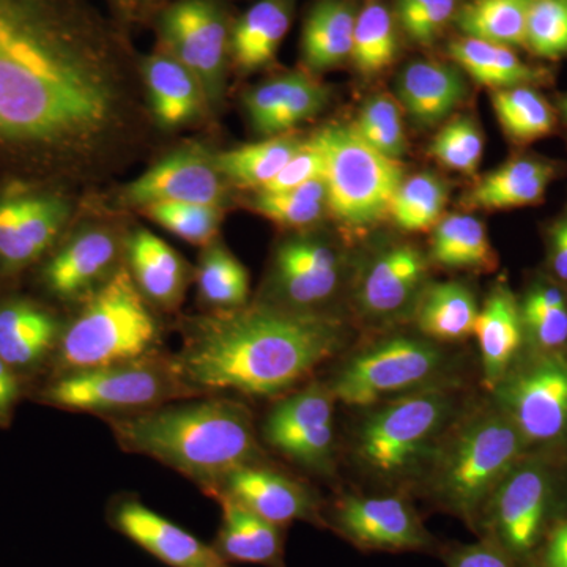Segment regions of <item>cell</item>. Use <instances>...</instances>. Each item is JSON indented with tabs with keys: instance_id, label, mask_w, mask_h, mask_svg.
Wrapping results in <instances>:
<instances>
[{
	"instance_id": "obj_1",
	"label": "cell",
	"mask_w": 567,
	"mask_h": 567,
	"mask_svg": "<svg viewBox=\"0 0 567 567\" xmlns=\"http://www.w3.org/2000/svg\"><path fill=\"white\" fill-rule=\"evenodd\" d=\"M152 125L132 32L96 0H0L2 177L102 182Z\"/></svg>"
},
{
	"instance_id": "obj_2",
	"label": "cell",
	"mask_w": 567,
	"mask_h": 567,
	"mask_svg": "<svg viewBox=\"0 0 567 567\" xmlns=\"http://www.w3.org/2000/svg\"><path fill=\"white\" fill-rule=\"evenodd\" d=\"M346 342L344 322L330 312L257 301L185 320L183 346L173 358L182 379L200 395L234 391L281 398Z\"/></svg>"
},
{
	"instance_id": "obj_3",
	"label": "cell",
	"mask_w": 567,
	"mask_h": 567,
	"mask_svg": "<svg viewBox=\"0 0 567 567\" xmlns=\"http://www.w3.org/2000/svg\"><path fill=\"white\" fill-rule=\"evenodd\" d=\"M192 399L107 417V424L123 451L155 458L210 495L234 470L265 464V453L248 405L229 398Z\"/></svg>"
},
{
	"instance_id": "obj_4",
	"label": "cell",
	"mask_w": 567,
	"mask_h": 567,
	"mask_svg": "<svg viewBox=\"0 0 567 567\" xmlns=\"http://www.w3.org/2000/svg\"><path fill=\"white\" fill-rule=\"evenodd\" d=\"M528 451L516 424L488 398L465 406L417 484L435 509L475 533L487 499Z\"/></svg>"
},
{
	"instance_id": "obj_5",
	"label": "cell",
	"mask_w": 567,
	"mask_h": 567,
	"mask_svg": "<svg viewBox=\"0 0 567 567\" xmlns=\"http://www.w3.org/2000/svg\"><path fill=\"white\" fill-rule=\"evenodd\" d=\"M464 409L450 382L369 406L354 431L353 456L369 476L385 486L421 481Z\"/></svg>"
},
{
	"instance_id": "obj_6",
	"label": "cell",
	"mask_w": 567,
	"mask_h": 567,
	"mask_svg": "<svg viewBox=\"0 0 567 567\" xmlns=\"http://www.w3.org/2000/svg\"><path fill=\"white\" fill-rule=\"evenodd\" d=\"M162 324L155 308L123 264L110 281L63 323L48 377L137 360L158 352Z\"/></svg>"
},
{
	"instance_id": "obj_7",
	"label": "cell",
	"mask_w": 567,
	"mask_h": 567,
	"mask_svg": "<svg viewBox=\"0 0 567 567\" xmlns=\"http://www.w3.org/2000/svg\"><path fill=\"white\" fill-rule=\"evenodd\" d=\"M567 517V454L528 451L496 486L475 535L532 567L548 533Z\"/></svg>"
},
{
	"instance_id": "obj_8",
	"label": "cell",
	"mask_w": 567,
	"mask_h": 567,
	"mask_svg": "<svg viewBox=\"0 0 567 567\" xmlns=\"http://www.w3.org/2000/svg\"><path fill=\"white\" fill-rule=\"evenodd\" d=\"M41 405L106 417L133 415L182 399L199 398L182 379L173 357L137 360L48 377L32 388Z\"/></svg>"
},
{
	"instance_id": "obj_9",
	"label": "cell",
	"mask_w": 567,
	"mask_h": 567,
	"mask_svg": "<svg viewBox=\"0 0 567 567\" xmlns=\"http://www.w3.org/2000/svg\"><path fill=\"white\" fill-rule=\"evenodd\" d=\"M73 192L55 183L0 178V289L32 274L74 223Z\"/></svg>"
},
{
	"instance_id": "obj_10",
	"label": "cell",
	"mask_w": 567,
	"mask_h": 567,
	"mask_svg": "<svg viewBox=\"0 0 567 567\" xmlns=\"http://www.w3.org/2000/svg\"><path fill=\"white\" fill-rule=\"evenodd\" d=\"M327 158L328 213L349 229H365L390 212L404 167L361 140L352 123H334L316 133Z\"/></svg>"
},
{
	"instance_id": "obj_11",
	"label": "cell",
	"mask_w": 567,
	"mask_h": 567,
	"mask_svg": "<svg viewBox=\"0 0 567 567\" xmlns=\"http://www.w3.org/2000/svg\"><path fill=\"white\" fill-rule=\"evenodd\" d=\"M450 368V354L431 339L390 336L347 358L328 386L336 401L369 409L446 383Z\"/></svg>"
},
{
	"instance_id": "obj_12",
	"label": "cell",
	"mask_w": 567,
	"mask_h": 567,
	"mask_svg": "<svg viewBox=\"0 0 567 567\" xmlns=\"http://www.w3.org/2000/svg\"><path fill=\"white\" fill-rule=\"evenodd\" d=\"M529 451L567 454V350L527 352L491 391Z\"/></svg>"
},
{
	"instance_id": "obj_13",
	"label": "cell",
	"mask_w": 567,
	"mask_h": 567,
	"mask_svg": "<svg viewBox=\"0 0 567 567\" xmlns=\"http://www.w3.org/2000/svg\"><path fill=\"white\" fill-rule=\"evenodd\" d=\"M234 20L227 0H177L152 25L158 50L177 59L200 82L212 114L226 95Z\"/></svg>"
},
{
	"instance_id": "obj_14",
	"label": "cell",
	"mask_w": 567,
	"mask_h": 567,
	"mask_svg": "<svg viewBox=\"0 0 567 567\" xmlns=\"http://www.w3.org/2000/svg\"><path fill=\"white\" fill-rule=\"evenodd\" d=\"M73 224L32 274L44 298L78 308L125 264L126 235L107 221Z\"/></svg>"
},
{
	"instance_id": "obj_15",
	"label": "cell",
	"mask_w": 567,
	"mask_h": 567,
	"mask_svg": "<svg viewBox=\"0 0 567 567\" xmlns=\"http://www.w3.org/2000/svg\"><path fill=\"white\" fill-rule=\"evenodd\" d=\"M323 520L364 554H439L443 546L405 494L344 495L323 509Z\"/></svg>"
},
{
	"instance_id": "obj_16",
	"label": "cell",
	"mask_w": 567,
	"mask_h": 567,
	"mask_svg": "<svg viewBox=\"0 0 567 567\" xmlns=\"http://www.w3.org/2000/svg\"><path fill=\"white\" fill-rule=\"evenodd\" d=\"M229 183L216 166V152L203 142H185L121 186L114 204L142 210L153 204L186 203L226 207Z\"/></svg>"
},
{
	"instance_id": "obj_17",
	"label": "cell",
	"mask_w": 567,
	"mask_h": 567,
	"mask_svg": "<svg viewBox=\"0 0 567 567\" xmlns=\"http://www.w3.org/2000/svg\"><path fill=\"white\" fill-rule=\"evenodd\" d=\"M336 402L330 386L319 382L281 395L265 417L264 442L308 472L331 475Z\"/></svg>"
},
{
	"instance_id": "obj_18",
	"label": "cell",
	"mask_w": 567,
	"mask_h": 567,
	"mask_svg": "<svg viewBox=\"0 0 567 567\" xmlns=\"http://www.w3.org/2000/svg\"><path fill=\"white\" fill-rule=\"evenodd\" d=\"M344 276L341 254L327 241L297 237L278 246L271 265L267 303L295 311L323 312Z\"/></svg>"
},
{
	"instance_id": "obj_19",
	"label": "cell",
	"mask_w": 567,
	"mask_h": 567,
	"mask_svg": "<svg viewBox=\"0 0 567 567\" xmlns=\"http://www.w3.org/2000/svg\"><path fill=\"white\" fill-rule=\"evenodd\" d=\"M63 323L47 301L0 289V358L28 388L48 374Z\"/></svg>"
},
{
	"instance_id": "obj_20",
	"label": "cell",
	"mask_w": 567,
	"mask_h": 567,
	"mask_svg": "<svg viewBox=\"0 0 567 567\" xmlns=\"http://www.w3.org/2000/svg\"><path fill=\"white\" fill-rule=\"evenodd\" d=\"M210 496H227L256 516L281 527L306 522L324 528V506L319 495L300 481L265 464L234 470L223 477Z\"/></svg>"
},
{
	"instance_id": "obj_21",
	"label": "cell",
	"mask_w": 567,
	"mask_h": 567,
	"mask_svg": "<svg viewBox=\"0 0 567 567\" xmlns=\"http://www.w3.org/2000/svg\"><path fill=\"white\" fill-rule=\"evenodd\" d=\"M427 259L416 246L394 245L365 265L354 303L365 320L391 323L415 312L425 289Z\"/></svg>"
},
{
	"instance_id": "obj_22",
	"label": "cell",
	"mask_w": 567,
	"mask_h": 567,
	"mask_svg": "<svg viewBox=\"0 0 567 567\" xmlns=\"http://www.w3.org/2000/svg\"><path fill=\"white\" fill-rule=\"evenodd\" d=\"M106 517L114 532L167 567H233L212 544H205L134 496L115 498Z\"/></svg>"
},
{
	"instance_id": "obj_23",
	"label": "cell",
	"mask_w": 567,
	"mask_h": 567,
	"mask_svg": "<svg viewBox=\"0 0 567 567\" xmlns=\"http://www.w3.org/2000/svg\"><path fill=\"white\" fill-rule=\"evenodd\" d=\"M141 80L152 121L163 132L186 128L212 114L197 78L158 48L141 55Z\"/></svg>"
},
{
	"instance_id": "obj_24",
	"label": "cell",
	"mask_w": 567,
	"mask_h": 567,
	"mask_svg": "<svg viewBox=\"0 0 567 567\" xmlns=\"http://www.w3.org/2000/svg\"><path fill=\"white\" fill-rule=\"evenodd\" d=\"M330 102V92L305 73H286L256 85L244 96V106L252 128L262 136L292 132L311 121Z\"/></svg>"
},
{
	"instance_id": "obj_25",
	"label": "cell",
	"mask_w": 567,
	"mask_h": 567,
	"mask_svg": "<svg viewBox=\"0 0 567 567\" xmlns=\"http://www.w3.org/2000/svg\"><path fill=\"white\" fill-rule=\"evenodd\" d=\"M125 265L145 300L164 312H175L185 300L194 270L158 235L144 227L126 234Z\"/></svg>"
},
{
	"instance_id": "obj_26",
	"label": "cell",
	"mask_w": 567,
	"mask_h": 567,
	"mask_svg": "<svg viewBox=\"0 0 567 567\" xmlns=\"http://www.w3.org/2000/svg\"><path fill=\"white\" fill-rule=\"evenodd\" d=\"M473 336L480 347L484 386L491 393L527 349L518 295L507 279L492 287L477 312Z\"/></svg>"
},
{
	"instance_id": "obj_27",
	"label": "cell",
	"mask_w": 567,
	"mask_h": 567,
	"mask_svg": "<svg viewBox=\"0 0 567 567\" xmlns=\"http://www.w3.org/2000/svg\"><path fill=\"white\" fill-rule=\"evenodd\" d=\"M561 175V164L536 155H517L476 183L464 204L476 210H513L533 207L546 199L551 183Z\"/></svg>"
},
{
	"instance_id": "obj_28",
	"label": "cell",
	"mask_w": 567,
	"mask_h": 567,
	"mask_svg": "<svg viewBox=\"0 0 567 567\" xmlns=\"http://www.w3.org/2000/svg\"><path fill=\"white\" fill-rule=\"evenodd\" d=\"M221 507V524L213 548L229 565L286 566L287 528L256 516L227 496H216Z\"/></svg>"
},
{
	"instance_id": "obj_29",
	"label": "cell",
	"mask_w": 567,
	"mask_h": 567,
	"mask_svg": "<svg viewBox=\"0 0 567 567\" xmlns=\"http://www.w3.org/2000/svg\"><path fill=\"white\" fill-rule=\"evenodd\" d=\"M295 13V0H256L235 18L230 37V66L254 73L275 61Z\"/></svg>"
},
{
	"instance_id": "obj_30",
	"label": "cell",
	"mask_w": 567,
	"mask_h": 567,
	"mask_svg": "<svg viewBox=\"0 0 567 567\" xmlns=\"http://www.w3.org/2000/svg\"><path fill=\"white\" fill-rule=\"evenodd\" d=\"M465 95L466 84L461 71L445 63L415 61L399 74V102L421 125L446 121L464 102Z\"/></svg>"
},
{
	"instance_id": "obj_31",
	"label": "cell",
	"mask_w": 567,
	"mask_h": 567,
	"mask_svg": "<svg viewBox=\"0 0 567 567\" xmlns=\"http://www.w3.org/2000/svg\"><path fill=\"white\" fill-rule=\"evenodd\" d=\"M447 51L476 84L492 92L517 85L543 87L551 81L550 71L522 61L513 48L503 44L464 37L453 41Z\"/></svg>"
},
{
	"instance_id": "obj_32",
	"label": "cell",
	"mask_w": 567,
	"mask_h": 567,
	"mask_svg": "<svg viewBox=\"0 0 567 567\" xmlns=\"http://www.w3.org/2000/svg\"><path fill=\"white\" fill-rule=\"evenodd\" d=\"M477 312L472 290L465 284L447 281L425 286L413 316L424 338L436 344H453L472 338Z\"/></svg>"
},
{
	"instance_id": "obj_33",
	"label": "cell",
	"mask_w": 567,
	"mask_h": 567,
	"mask_svg": "<svg viewBox=\"0 0 567 567\" xmlns=\"http://www.w3.org/2000/svg\"><path fill=\"white\" fill-rule=\"evenodd\" d=\"M527 352L567 350V287L546 271L535 275L518 295Z\"/></svg>"
},
{
	"instance_id": "obj_34",
	"label": "cell",
	"mask_w": 567,
	"mask_h": 567,
	"mask_svg": "<svg viewBox=\"0 0 567 567\" xmlns=\"http://www.w3.org/2000/svg\"><path fill=\"white\" fill-rule=\"evenodd\" d=\"M354 13L349 0H317L306 17L301 32V54L308 69H333L350 59Z\"/></svg>"
},
{
	"instance_id": "obj_35",
	"label": "cell",
	"mask_w": 567,
	"mask_h": 567,
	"mask_svg": "<svg viewBox=\"0 0 567 567\" xmlns=\"http://www.w3.org/2000/svg\"><path fill=\"white\" fill-rule=\"evenodd\" d=\"M297 134L286 133L216 152V166L230 186L259 192L268 185L300 148Z\"/></svg>"
},
{
	"instance_id": "obj_36",
	"label": "cell",
	"mask_w": 567,
	"mask_h": 567,
	"mask_svg": "<svg viewBox=\"0 0 567 567\" xmlns=\"http://www.w3.org/2000/svg\"><path fill=\"white\" fill-rule=\"evenodd\" d=\"M429 256L447 270L491 271L496 267L486 227L472 215H451L436 224Z\"/></svg>"
},
{
	"instance_id": "obj_37",
	"label": "cell",
	"mask_w": 567,
	"mask_h": 567,
	"mask_svg": "<svg viewBox=\"0 0 567 567\" xmlns=\"http://www.w3.org/2000/svg\"><path fill=\"white\" fill-rule=\"evenodd\" d=\"M492 106L499 126L514 144L529 145L557 132V110L533 85L492 92Z\"/></svg>"
},
{
	"instance_id": "obj_38",
	"label": "cell",
	"mask_w": 567,
	"mask_h": 567,
	"mask_svg": "<svg viewBox=\"0 0 567 567\" xmlns=\"http://www.w3.org/2000/svg\"><path fill=\"white\" fill-rule=\"evenodd\" d=\"M194 281L208 311H226L248 303V270L218 238L203 246Z\"/></svg>"
},
{
	"instance_id": "obj_39",
	"label": "cell",
	"mask_w": 567,
	"mask_h": 567,
	"mask_svg": "<svg viewBox=\"0 0 567 567\" xmlns=\"http://www.w3.org/2000/svg\"><path fill=\"white\" fill-rule=\"evenodd\" d=\"M533 0H472L457 13V24L470 39L503 47H524Z\"/></svg>"
},
{
	"instance_id": "obj_40",
	"label": "cell",
	"mask_w": 567,
	"mask_h": 567,
	"mask_svg": "<svg viewBox=\"0 0 567 567\" xmlns=\"http://www.w3.org/2000/svg\"><path fill=\"white\" fill-rule=\"evenodd\" d=\"M398 35L393 17L382 2H369L357 13L352 59L363 76H377L398 58Z\"/></svg>"
},
{
	"instance_id": "obj_41",
	"label": "cell",
	"mask_w": 567,
	"mask_h": 567,
	"mask_svg": "<svg viewBox=\"0 0 567 567\" xmlns=\"http://www.w3.org/2000/svg\"><path fill=\"white\" fill-rule=\"evenodd\" d=\"M446 204V183L434 174H416L399 185L388 216L405 233H424L442 221Z\"/></svg>"
},
{
	"instance_id": "obj_42",
	"label": "cell",
	"mask_w": 567,
	"mask_h": 567,
	"mask_svg": "<svg viewBox=\"0 0 567 567\" xmlns=\"http://www.w3.org/2000/svg\"><path fill=\"white\" fill-rule=\"evenodd\" d=\"M252 210L268 221L287 229H306L315 226L328 213V188L323 178L305 183L286 192H256Z\"/></svg>"
},
{
	"instance_id": "obj_43",
	"label": "cell",
	"mask_w": 567,
	"mask_h": 567,
	"mask_svg": "<svg viewBox=\"0 0 567 567\" xmlns=\"http://www.w3.org/2000/svg\"><path fill=\"white\" fill-rule=\"evenodd\" d=\"M352 126L365 144L388 158L401 162L405 155L406 136L401 107L386 93H377L365 100Z\"/></svg>"
},
{
	"instance_id": "obj_44",
	"label": "cell",
	"mask_w": 567,
	"mask_h": 567,
	"mask_svg": "<svg viewBox=\"0 0 567 567\" xmlns=\"http://www.w3.org/2000/svg\"><path fill=\"white\" fill-rule=\"evenodd\" d=\"M141 213L167 233L197 246L212 244L218 238L224 218V208L203 204H153L142 208Z\"/></svg>"
},
{
	"instance_id": "obj_45",
	"label": "cell",
	"mask_w": 567,
	"mask_h": 567,
	"mask_svg": "<svg viewBox=\"0 0 567 567\" xmlns=\"http://www.w3.org/2000/svg\"><path fill=\"white\" fill-rule=\"evenodd\" d=\"M429 153L447 169L473 175L483 159L484 137L472 118H454L436 133Z\"/></svg>"
},
{
	"instance_id": "obj_46",
	"label": "cell",
	"mask_w": 567,
	"mask_h": 567,
	"mask_svg": "<svg viewBox=\"0 0 567 567\" xmlns=\"http://www.w3.org/2000/svg\"><path fill=\"white\" fill-rule=\"evenodd\" d=\"M525 48L536 58H567V0H533Z\"/></svg>"
},
{
	"instance_id": "obj_47",
	"label": "cell",
	"mask_w": 567,
	"mask_h": 567,
	"mask_svg": "<svg viewBox=\"0 0 567 567\" xmlns=\"http://www.w3.org/2000/svg\"><path fill=\"white\" fill-rule=\"evenodd\" d=\"M457 0H398V18L413 41L432 43L456 13Z\"/></svg>"
},
{
	"instance_id": "obj_48",
	"label": "cell",
	"mask_w": 567,
	"mask_h": 567,
	"mask_svg": "<svg viewBox=\"0 0 567 567\" xmlns=\"http://www.w3.org/2000/svg\"><path fill=\"white\" fill-rule=\"evenodd\" d=\"M324 173H327V158H324L322 144L315 134L309 140L301 142L300 148L282 167L281 173L259 192H286V189L297 188V186L317 181V178H323Z\"/></svg>"
},
{
	"instance_id": "obj_49",
	"label": "cell",
	"mask_w": 567,
	"mask_h": 567,
	"mask_svg": "<svg viewBox=\"0 0 567 567\" xmlns=\"http://www.w3.org/2000/svg\"><path fill=\"white\" fill-rule=\"evenodd\" d=\"M439 555L446 567H517L502 548L483 537L473 544H446Z\"/></svg>"
},
{
	"instance_id": "obj_50",
	"label": "cell",
	"mask_w": 567,
	"mask_h": 567,
	"mask_svg": "<svg viewBox=\"0 0 567 567\" xmlns=\"http://www.w3.org/2000/svg\"><path fill=\"white\" fill-rule=\"evenodd\" d=\"M128 32L152 28L156 18L177 0H96ZM233 2V0H227Z\"/></svg>"
},
{
	"instance_id": "obj_51",
	"label": "cell",
	"mask_w": 567,
	"mask_h": 567,
	"mask_svg": "<svg viewBox=\"0 0 567 567\" xmlns=\"http://www.w3.org/2000/svg\"><path fill=\"white\" fill-rule=\"evenodd\" d=\"M546 274L567 287V215L548 227Z\"/></svg>"
},
{
	"instance_id": "obj_52",
	"label": "cell",
	"mask_w": 567,
	"mask_h": 567,
	"mask_svg": "<svg viewBox=\"0 0 567 567\" xmlns=\"http://www.w3.org/2000/svg\"><path fill=\"white\" fill-rule=\"evenodd\" d=\"M28 388L0 358V429H9Z\"/></svg>"
},
{
	"instance_id": "obj_53",
	"label": "cell",
	"mask_w": 567,
	"mask_h": 567,
	"mask_svg": "<svg viewBox=\"0 0 567 567\" xmlns=\"http://www.w3.org/2000/svg\"><path fill=\"white\" fill-rule=\"evenodd\" d=\"M532 567H567V517L548 533Z\"/></svg>"
},
{
	"instance_id": "obj_54",
	"label": "cell",
	"mask_w": 567,
	"mask_h": 567,
	"mask_svg": "<svg viewBox=\"0 0 567 567\" xmlns=\"http://www.w3.org/2000/svg\"><path fill=\"white\" fill-rule=\"evenodd\" d=\"M555 110H557L558 122L559 118H561L563 123L567 126V93L559 95L557 107H555Z\"/></svg>"
}]
</instances>
